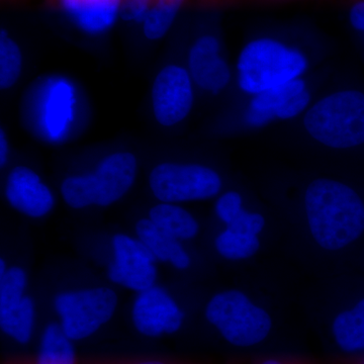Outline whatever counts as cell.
Segmentation results:
<instances>
[{
  "label": "cell",
  "mask_w": 364,
  "mask_h": 364,
  "mask_svg": "<svg viewBox=\"0 0 364 364\" xmlns=\"http://www.w3.org/2000/svg\"><path fill=\"white\" fill-rule=\"evenodd\" d=\"M205 316L223 338L236 347L259 344L272 329L269 314L237 289L215 294L205 306Z\"/></svg>",
  "instance_id": "cell-5"
},
{
  "label": "cell",
  "mask_w": 364,
  "mask_h": 364,
  "mask_svg": "<svg viewBox=\"0 0 364 364\" xmlns=\"http://www.w3.org/2000/svg\"><path fill=\"white\" fill-rule=\"evenodd\" d=\"M360 364H364V359H363V363H361Z\"/></svg>",
  "instance_id": "cell-34"
},
{
  "label": "cell",
  "mask_w": 364,
  "mask_h": 364,
  "mask_svg": "<svg viewBox=\"0 0 364 364\" xmlns=\"http://www.w3.org/2000/svg\"><path fill=\"white\" fill-rule=\"evenodd\" d=\"M259 364H294L286 363V361L279 360V359H267V360L262 361Z\"/></svg>",
  "instance_id": "cell-32"
},
{
  "label": "cell",
  "mask_w": 364,
  "mask_h": 364,
  "mask_svg": "<svg viewBox=\"0 0 364 364\" xmlns=\"http://www.w3.org/2000/svg\"><path fill=\"white\" fill-rule=\"evenodd\" d=\"M148 184L158 202L179 205L215 198L221 193L223 179L208 165L164 161L151 169Z\"/></svg>",
  "instance_id": "cell-7"
},
{
  "label": "cell",
  "mask_w": 364,
  "mask_h": 364,
  "mask_svg": "<svg viewBox=\"0 0 364 364\" xmlns=\"http://www.w3.org/2000/svg\"><path fill=\"white\" fill-rule=\"evenodd\" d=\"M186 1L188 0H157L142 23L146 39L158 41L165 37Z\"/></svg>",
  "instance_id": "cell-23"
},
{
  "label": "cell",
  "mask_w": 364,
  "mask_h": 364,
  "mask_svg": "<svg viewBox=\"0 0 364 364\" xmlns=\"http://www.w3.org/2000/svg\"><path fill=\"white\" fill-rule=\"evenodd\" d=\"M348 18L352 28L364 33V0H358L350 7Z\"/></svg>",
  "instance_id": "cell-28"
},
{
  "label": "cell",
  "mask_w": 364,
  "mask_h": 364,
  "mask_svg": "<svg viewBox=\"0 0 364 364\" xmlns=\"http://www.w3.org/2000/svg\"><path fill=\"white\" fill-rule=\"evenodd\" d=\"M193 78L186 66L166 64L158 71L151 88L155 121L163 128H173L188 119L195 105Z\"/></svg>",
  "instance_id": "cell-8"
},
{
  "label": "cell",
  "mask_w": 364,
  "mask_h": 364,
  "mask_svg": "<svg viewBox=\"0 0 364 364\" xmlns=\"http://www.w3.org/2000/svg\"><path fill=\"white\" fill-rule=\"evenodd\" d=\"M77 86L62 75L40 79L26 98V117L31 130L52 145L68 141L77 129L80 112Z\"/></svg>",
  "instance_id": "cell-3"
},
{
  "label": "cell",
  "mask_w": 364,
  "mask_h": 364,
  "mask_svg": "<svg viewBox=\"0 0 364 364\" xmlns=\"http://www.w3.org/2000/svg\"><path fill=\"white\" fill-rule=\"evenodd\" d=\"M148 218L179 241L191 240L200 232V224L196 218L177 203L159 202L150 208Z\"/></svg>",
  "instance_id": "cell-18"
},
{
  "label": "cell",
  "mask_w": 364,
  "mask_h": 364,
  "mask_svg": "<svg viewBox=\"0 0 364 364\" xmlns=\"http://www.w3.org/2000/svg\"><path fill=\"white\" fill-rule=\"evenodd\" d=\"M91 173L97 188V207H111L128 195L135 184L138 159L131 151H114L100 158Z\"/></svg>",
  "instance_id": "cell-15"
},
{
  "label": "cell",
  "mask_w": 364,
  "mask_h": 364,
  "mask_svg": "<svg viewBox=\"0 0 364 364\" xmlns=\"http://www.w3.org/2000/svg\"><path fill=\"white\" fill-rule=\"evenodd\" d=\"M11 155V144L6 129H0V167L4 168L9 163Z\"/></svg>",
  "instance_id": "cell-29"
},
{
  "label": "cell",
  "mask_w": 364,
  "mask_h": 364,
  "mask_svg": "<svg viewBox=\"0 0 364 364\" xmlns=\"http://www.w3.org/2000/svg\"><path fill=\"white\" fill-rule=\"evenodd\" d=\"M117 364H170L165 361L157 360V359H148V360L133 361V363H117Z\"/></svg>",
  "instance_id": "cell-30"
},
{
  "label": "cell",
  "mask_w": 364,
  "mask_h": 364,
  "mask_svg": "<svg viewBox=\"0 0 364 364\" xmlns=\"http://www.w3.org/2000/svg\"><path fill=\"white\" fill-rule=\"evenodd\" d=\"M60 193L72 210L97 207V188L91 170L67 176L60 184Z\"/></svg>",
  "instance_id": "cell-21"
},
{
  "label": "cell",
  "mask_w": 364,
  "mask_h": 364,
  "mask_svg": "<svg viewBox=\"0 0 364 364\" xmlns=\"http://www.w3.org/2000/svg\"><path fill=\"white\" fill-rule=\"evenodd\" d=\"M35 364H77L73 341L66 336L59 323L46 326Z\"/></svg>",
  "instance_id": "cell-20"
},
{
  "label": "cell",
  "mask_w": 364,
  "mask_h": 364,
  "mask_svg": "<svg viewBox=\"0 0 364 364\" xmlns=\"http://www.w3.org/2000/svg\"><path fill=\"white\" fill-rule=\"evenodd\" d=\"M157 0H124L119 18L127 23H143Z\"/></svg>",
  "instance_id": "cell-27"
},
{
  "label": "cell",
  "mask_w": 364,
  "mask_h": 364,
  "mask_svg": "<svg viewBox=\"0 0 364 364\" xmlns=\"http://www.w3.org/2000/svg\"><path fill=\"white\" fill-rule=\"evenodd\" d=\"M112 253L107 275L112 284L136 294L156 284L158 261L136 237L114 235Z\"/></svg>",
  "instance_id": "cell-10"
},
{
  "label": "cell",
  "mask_w": 364,
  "mask_h": 364,
  "mask_svg": "<svg viewBox=\"0 0 364 364\" xmlns=\"http://www.w3.org/2000/svg\"><path fill=\"white\" fill-rule=\"evenodd\" d=\"M2 1H6V2H16V1H20V0H2Z\"/></svg>",
  "instance_id": "cell-33"
},
{
  "label": "cell",
  "mask_w": 364,
  "mask_h": 364,
  "mask_svg": "<svg viewBox=\"0 0 364 364\" xmlns=\"http://www.w3.org/2000/svg\"><path fill=\"white\" fill-rule=\"evenodd\" d=\"M9 267H7L6 261L4 259V258H1L0 259V277H2V275L6 274V272L7 270H9Z\"/></svg>",
  "instance_id": "cell-31"
},
{
  "label": "cell",
  "mask_w": 364,
  "mask_h": 364,
  "mask_svg": "<svg viewBox=\"0 0 364 364\" xmlns=\"http://www.w3.org/2000/svg\"><path fill=\"white\" fill-rule=\"evenodd\" d=\"M304 128L316 142L344 150L364 145V92L334 91L314 102L304 114Z\"/></svg>",
  "instance_id": "cell-4"
},
{
  "label": "cell",
  "mask_w": 364,
  "mask_h": 364,
  "mask_svg": "<svg viewBox=\"0 0 364 364\" xmlns=\"http://www.w3.org/2000/svg\"><path fill=\"white\" fill-rule=\"evenodd\" d=\"M265 219L262 215L258 213H250L244 210L231 224L226 228L240 233L256 235L258 236L260 232L264 229Z\"/></svg>",
  "instance_id": "cell-26"
},
{
  "label": "cell",
  "mask_w": 364,
  "mask_h": 364,
  "mask_svg": "<svg viewBox=\"0 0 364 364\" xmlns=\"http://www.w3.org/2000/svg\"><path fill=\"white\" fill-rule=\"evenodd\" d=\"M119 296L107 287L61 291L53 301L59 325L72 341L90 338L117 312Z\"/></svg>",
  "instance_id": "cell-6"
},
{
  "label": "cell",
  "mask_w": 364,
  "mask_h": 364,
  "mask_svg": "<svg viewBox=\"0 0 364 364\" xmlns=\"http://www.w3.org/2000/svg\"><path fill=\"white\" fill-rule=\"evenodd\" d=\"M244 210L243 198L238 191H225L219 196L215 205V215L226 226L231 224Z\"/></svg>",
  "instance_id": "cell-25"
},
{
  "label": "cell",
  "mask_w": 364,
  "mask_h": 364,
  "mask_svg": "<svg viewBox=\"0 0 364 364\" xmlns=\"http://www.w3.org/2000/svg\"><path fill=\"white\" fill-rule=\"evenodd\" d=\"M28 279L21 267L14 265L0 277V329L9 339L26 345L32 340L37 309L26 294Z\"/></svg>",
  "instance_id": "cell-9"
},
{
  "label": "cell",
  "mask_w": 364,
  "mask_h": 364,
  "mask_svg": "<svg viewBox=\"0 0 364 364\" xmlns=\"http://www.w3.org/2000/svg\"><path fill=\"white\" fill-rule=\"evenodd\" d=\"M309 228L318 245L337 251L364 232V203L350 186L331 178H317L305 193Z\"/></svg>",
  "instance_id": "cell-1"
},
{
  "label": "cell",
  "mask_w": 364,
  "mask_h": 364,
  "mask_svg": "<svg viewBox=\"0 0 364 364\" xmlns=\"http://www.w3.org/2000/svg\"><path fill=\"white\" fill-rule=\"evenodd\" d=\"M308 69V57L299 48L277 38H256L239 53L237 85L253 97L303 78Z\"/></svg>",
  "instance_id": "cell-2"
},
{
  "label": "cell",
  "mask_w": 364,
  "mask_h": 364,
  "mask_svg": "<svg viewBox=\"0 0 364 364\" xmlns=\"http://www.w3.org/2000/svg\"><path fill=\"white\" fill-rule=\"evenodd\" d=\"M333 337L345 352L364 350V299L350 310L338 314L333 321Z\"/></svg>",
  "instance_id": "cell-19"
},
{
  "label": "cell",
  "mask_w": 364,
  "mask_h": 364,
  "mask_svg": "<svg viewBox=\"0 0 364 364\" xmlns=\"http://www.w3.org/2000/svg\"><path fill=\"white\" fill-rule=\"evenodd\" d=\"M135 233L146 248L159 262L168 263L178 270H186L191 265V258L181 241L157 227L149 218L139 220Z\"/></svg>",
  "instance_id": "cell-17"
},
{
  "label": "cell",
  "mask_w": 364,
  "mask_h": 364,
  "mask_svg": "<svg viewBox=\"0 0 364 364\" xmlns=\"http://www.w3.org/2000/svg\"><path fill=\"white\" fill-rule=\"evenodd\" d=\"M310 90L305 79L253 95L244 112V122L250 128H262L274 121H291L305 114L311 107Z\"/></svg>",
  "instance_id": "cell-11"
},
{
  "label": "cell",
  "mask_w": 364,
  "mask_h": 364,
  "mask_svg": "<svg viewBox=\"0 0 364 364\" xmlns=\"http://www.w3.org/2000/svg\"><path fill=\"white\" fill-rule=\"evenodd\" d=\"M23 68V56L20 45L6 28L0 32V88L9 90L20 80Z\"/></svg>",
  "instance_id": "cell-22"
},
{
  "label": "cell",
  "mask_w": 364,
  "mask_h": 364,
  "mask_svg": "<svg viewBox=\"0 0 364 364\" xmlns=\"http://www.w3.org/2000/svg\"><path fill=\"white\" fill-rule=\"evenodd\" d=\"M124 0H47L78 31L98 37L109 32L121 14Z\"/></svg>",
  "instance_id": "cell-16"
},
{
  "label": "cell",
  "mask_w": 364,
  "mask_h": 364,
  "mask_svg": "<svg viewBox=\"0 0 364 364\" xmlns=\"http://www.w3.org/2000/svg\"><path fill=\"white\" fill-rule=\"evenodd\" d=\"M4 198L11 208L30 219L47 217L56 205L51 188L26 165H16L9 170L4 183Z\"/></svg>",
  "instance_id": "cell-14"
},
{
  "label": "cell",
  "mask_w": 364,
  "mask_h": 364,
  "mask_svg": "<svg viewBox=\"0 0 364 364\" xmlns=\"http://www.w3.org/2000/svg\"><path fill=\"white\" fill-rule=\"evenodd\" d=\"M215 247L225 259L244 260L257 253L260 241L256 235L240 233L226 228L215 238Z\"/></svg>",
  "instance_id": "cell-24"
},
{
  "label": "cell",
  "mask_w": 364,
  "mask_h": 364,
  "mask_svg": "<svg viewBox=\"0 0 364 364\" xmlns=\"http://www.w3.org/2000/svg\"><path fill=\"white\" fill-rule=\"evenodd\" d=\"M131 317L136 331L143 336L157 338L178 331L183 324L184 313L166 289L155 284L136 294Z\"/></svg>",
  "instance_id": "cell-13"
},
{
  "label": "cell",
  "mask_w": 364,
  "mask_h": 364,
  "mask_svg": "<svg viewBox=\"0 0 364 364\" xmlns=\"http://www.w3.org/2000/svg\"><path fill=\"white\" fill-rule=\"evenodd\" d=\"M186 68L196 87L208 95H221L231 83V67L223 55L221 40L214 33L196 36L188 48Z\"/></svg>",
  "instance_id": "cell-12"
}]
</instances>
